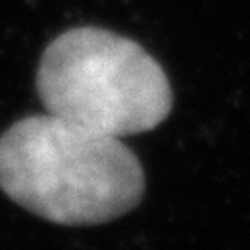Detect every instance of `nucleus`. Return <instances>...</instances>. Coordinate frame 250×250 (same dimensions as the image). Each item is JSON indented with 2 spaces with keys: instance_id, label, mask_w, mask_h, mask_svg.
Here are the masks:
<instances>
[{
  "instance_id": "f257e3e1",
  "label": "nucleus",
  "mask_w": 250,
  "mask_h": 250,
  "mask_svg": "<svg viewBox=\"0 0 250 250\" xmlns=\"http://www.w3.org/2000/svg\"><path fill=\"white\" fill-rule=\"evenodd\" d=\"M0 189L51 223L99 225L140 203L144 171L120 138L45 112L0 136Z\"/></svg>"
},
{
  "instance_id": "f03ea898",
  "label": "nucleus",
  "mask_w": 250,
  "mask_h": 250,
  "mask_svg": "<svg viewBox=\"0 0 250 250\" xmlns=\"http://www.w3.org/2000/svg\"><path fill=\"white\" fill-rule=\"evenodd\" d=\"M38 95L45 112L104 136L156 128L171 110L169 81L136 42L101 28H73L43 51Z\"/></svg>"
}]
</instances>
